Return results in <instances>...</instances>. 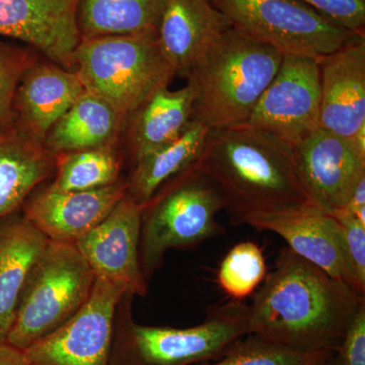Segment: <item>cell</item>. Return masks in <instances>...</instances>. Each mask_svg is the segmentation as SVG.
<instances>
[{"instance_id":"cell-1","label":"cell","mask_w":365,"mask_h":365,"mask_svg":"<svg viewBox=\"0 0 365 365\" xmlns=\"http://www.w3.org/2000/svg\"><path fill=\"white\" fill-rule=\"evenodd\" d=\"M248 306L250 334L304 352L337 351L365 304L343 281L283 248Z\"/></svg>"},{"instance_id":"cell-2","label":"cell","mask_w":365,"mask_h":365,"mask_svg":"<svg viewBox=\"0 0 365 365\" xmlns=\"http://www.w3.org/2000/svg\"><path fill=\"white\" fill-rule=\"evenodd\" d=\"M199 168L225 200L230 223L245 216L311 205L290 144L247 124L209 131Z\"/></svg>"},{"instance_id":"cell-3","label":"cell","mask_w":365,"mask_h":365,"mask_svg":"<svg viewBox=\"0 0 365 365\" xmlns=\"http://www.w3.org/2000/svg\"><path fill=\"white\" fill-rule=\"evenodd\" d=\"M282 58L278 50L228 29L186 76L194 93V119L210 130L246 124Z\"/></svg>"},{"instance_id":"cell-4","label":"cell","mask_w":365,"mask_h":365,"mask_svg":"<svg viewBox=\"0 0 365 365\" xmlns=\"http://www.w3.org/2000/svg\"><path fill=\"white\" fill-rule=\"evenodd\" d=\"M133 295L120 300L115 317L112 365H193L220 359L249 335L248 306L242 300L209 309L205 321L187 329L144 326L132 314Z\"/></svg>"},{"instance_id":"cell-5","label":"cell","mask_w":365,"mask_h":365,"mask_svg":"<svg viewBox=\"0 0 365 365\" xmlns=\"http://www.w3.org/2000/svg\"><path fill=\"white\" fill-rule=\"evenodd\" d=\"M222 194L195 163L173 178L144 205L139 262L146 280L163 265L170 249H187L223 234L217 215Z\"/></svg>"},{"instance_id":"cell-6","label":"cell","mask_w":365,"mask_h":365,"mask_svg":"<svg viewBox=\"0 0 365 365\" xmlns=\"http://www.w3.org/2000/svg\"><path fill=\"white\" fill-rule=\"evenodd\" d=\"M73 63L85 90L124 118L131 117L176 76L160 51L158 34L81 40Z\"/></svg>"},{"instance_id":"cell-7","label":"cell","mask_w":365,"mask_h":365,"mask_svg":"<svg viewBox=\"0 0 365 365\" xmlns=\"http://www.w3.org/2000/svg\"><path fill=\"white\" fill-rule=\"evenodd\" d=\"M95 282L76 245L49 240L24 287L4 343L25 350L54 332L83 309Z\"/></svg>"},{"instance_id":"cell-8","label":"cell","mask_w":365,"mask_h":365,"mask_svg":"<svg viewBox=\"0 0 365 365\" xmlns=\"http://www.w3.org/2000/svg\"><path fill=\"white\" fill-rule=\"evenodd\" d=\"M242 35L283 55L321 59L365 36L334 23L299 0H209Z\"/></svg>"},{"instance_id":"cell-9","label":"cell","mask_w":365,"mask_h":365,"mask_svg":"<svg viewBox=\"0 0 365 365\" xmlns=\"http://www.w3.org/2000/svg\"><path fill=\"white\" fill-rule=\"evenodd\" d=\"M319 60L283 55L246 124L294 146L319 128Z\"/></svg>"},{"instance_id":"cell-10","label":"cell","mask_w":365,"mask_h":365,"mask_svg":"<svg viewBox=\"0 0 365 365\" xmlns=\"http://www.w3.org/2000/svg\"><path fill=\"white\" fill-rule=\"evenodd\" d=\"M123 292L96 278L90 299L73 318L23 350L28 365H112L115 317Z\"/></svg>"},{"instance_id":"cell-11","label":"cell","mask_w":365,"mask_h":365,"mask_svg":"<svg viewBox=\"0 0 365 365\" xmlns=\"http://www.w3.org/2000/svg\"><path fill=\"white\" fill-rule=\"evenodd\" d=\"M297 176L312 204L332 213L365 179V148L318 128L292 146Z\"/></svg>"},{"instance_id":"cell-12","label":"cell","mask_w":365,"mask_h":365,"mask_svg":"<svg viewBox=\"0 0 365 365\" xmlns=\"http://www.w3.org/2000/svg\"><path fill=\"white\" fill-rule=\"evenodd\" d=\"M143 208L125 196L105 220L74 244L96 278L133 297H144L148 292L139 262Z\"/></svg>"},{"instance_id":"cell-13","label":"cell","mask_w":365,"mask_h":365,"mask_svg":"<svg viewBox=\"0 0 365 365\" xmlns=\"http://www.w3.org/2000/svg\"><path fill=\"white\" fill-rule=\"evenodd\" d=\"M319 128L365 148V38L319 60Z\"/></svg>"},{"instance_id":"cell-14","label":"cell","mask_w":365,"mask_h":365,"mask_svg":"<svg viewBox=\"0 0 365 365\" xmlns=\"http://www.w3.org/2000/svg\"><path fill=\"white\" fill-rule=\"evenodd\" d=\"M79 0H0V37L20 40L69 66L81 43Z\"/></svg>"},{"instance_id":"cell-15","label":"cell","mask_w":365,"mask_h":365,"mask_svg":"<svg viewBox=\"0 0 365 365\" xmlns=\"http://www.w3.org/2000/svg\"><path fill=\"white\" fill-rule=\"evenodd\" d=\"M240 225L279 235L294 253L349 285L339 228L331 213L316 206H295L247 215Z\"/></svg>"},{"instance_id":"cell-16","label":"cell","mask_w":365,"mask_h":365,"mask_svg":"<svg viewBox=\"0 0 365 365\" xmlns=\"http://www.w3.org/2000/svg\"><path fill=\"white\" fill-rule=\"evenodd\" d=\"M126 195L127 182L88 191L66 192L49 187L24 204L23 215L51 241L76 244Z\"/></svg>"},{"instance_id":"cell-17","label":"cell","mask_w":365,"mask_h":365,"mask_svg":"<svg viewBox=\"0 0 365 365\" xmlns=\"http://www.w3.org/2000/svg\"><path fill=\"white\" fill-rule=\"evenodd\" d=\"M230 28L209 0H165L158 42L175 74L186 78L197 59Z\"/></svg>"},{"instance_id":"cell-18","label":"cell","mask_w":365,"mask_h":365,"mask_svg":"<svg viewBox=\"0 0 365 365\" xmlns=\"http://www.w3.org/2000/svg\"><path fill=\"white\" fill-rule=\"evenodd\" d=\"M76 72L34 63L24 74L16 98V126L44 144L46 136L85 91Z\"/></svg>"},{"instance_id":"cell-19","label":"cell","mask_w":365,"mask_h":365,"mask_svg":"<svg viewBox=\"0 0 365 365\" xmlns=\"http://www.w3.org/2000/svg\"><path fill=\"white\" fill-rule=\"evenodd\" d=\"M48 242L23 215L0 220V343L13 328L21 292Z\"/></svg>"},{"instance_id":"cell-20","label":"cell","mask_w":365,"mask_h":365,"mask_svg":"<svg viewBox=\"0 0 365 365\" xmlns=\"http://www.w3.org/2000/svg\"><path fill=\"white\" fill-rule=\"evenodd\" d=\"M56 158L18 127L0 132V220L18 212L55 169Z\"/></svg>"},{"instance_id":"cell-21","label":"cell","mask_w":365,"mask_h":365,"mask_svg":"<svg viewBox=\"0 0 365 365\" xmlns=\"http://www.w3.org/2000/svg\"><path fill=\"white\" fill-rule=\"evenodd\" d=\"M123 119L109 103L85 91L52 127L44 146L53 155L109 148Z\"/></svg>"},{"instance_id":"cell-22","label":"cell","mask_w":365,"mask_h":365,"mask_svg":"<svg viewBox=\"0 0 365 365\" xmlns=\"http://www.w3.org/2000/svg\"><path fill=\"white\" fill-rule=\"evenodd\" d=\"M130 143L134 160L176 140L194 119V93L188 85L163 86L132 115Z\"/></svg>"},{"instance_id":"cell-23","label":"cell","mask_w":365,"mask_h":365,"mask_svg":"<svg viewBox=\"0 0 365 365\" xmlns=\"http://www.w3.org/2000/svg\"><path fill=\"white\" fill-rule=\"evenodd\" d=\"M210 129L193 119L179 138L134 160L127 196L145 205L158 190L173 178L198 162Z\"/></svg>"},{"instance_id":"cell-24","label":"cell","mask_w":365,"mask_h":365,"mask_svg":"<svg viewBox=\"0 0 365 365\" xmlns=\"http://www.w3.org/2000/svg\"><path fill=\"white\" fill-rule=\"evenodd\" d=\"M165 0H79L81 40L158 34Z\"/></svg>"},{"instance_id":"cell-25","label":"cell","mask_w":365,"mask_h":365,"mask_svg":"<svg viewBox=\"0 0 365 365\" xmlns=\"http://www.w3.org/2000/svg\"><path fill=\"white\" fill-rule=\"evenodd\" d=\"M51 188L59 191H88L118 181L121 163L111 148H90L60 153Z\"/></svg>"},{"instance_id":"cell-26","label":"cell","mask_w":365,"mask_h":365,"mask_svg":"<svg viewBox=\"0 0 365 365\" xmlns=\"http://www.w3.org/2000/svg\"><path fill=\"white\" fill-rule=\"evenodd\" d=\"M267 275L265 256L258 245L242 242L225 255L217 271V283L230 299L254 294Z\"/></svg>"},{"instance_id":"cell-27","label":"cell","mask_w":365,"mask_h":365,"mask_svg":"<svg viewBox=\"0 0 365 365\" xmlns=\"http://www.w3.org/2000/svg\"><path fill=\"white\" fill-rule=\"evenodd\" d=\"M332 351L304 352L249 334L220 359L198 365H309Z\"/></svg>"},{"instance_id":"cell-28","label":"cell","mask_w":365,"mask_h":365,"mask_svg":"<svg viewBox=\"0 0 365 365\" xmlns=\"http://www.w3.org/2000/svg\"><path fill=\"white\" fill-rule=\"evenodd\" d=\"M34 63L31 51L0 40V132L16 127V91L24 74Z\"/></svg>"},{"instance_id":"cell-29","label":"cell","mask_w":365,"mask_h":365,"mask_svg":"<svg viewBox=\"0 0 365 365\" xmlns=\"http://www.w3.org/2000/svg\"><path fill=\"white\" fill-rule=\"evenodd\" d=\"M339 228L349 285L365 295V223L345 209L331 213Z\"/></svg>"},{"instance_id":"cell-30","label":"cell","mask_w":365,"mask_h":365,"mask_svg":"<svg viewBox=\"0 0 365 365\" xmlns=\"http://www.w3.org/2000/svg\"><path fill=\"white\" fill-rule=\"evenodd\" d=\"M347 30L365 36V0H299Z\"/></svg>"},{"instance_id":"cell-31","label":"cell","mask_w":365,"mask_h":365,"mask_svg":"<svg viewBox=\"0 0 365 365\" xmlns=\"http://www.w3.org/2000/svg\"><path fill=\"white\" fill-rule=\"evenodd\" d=\"M337 353L343 365H365V304L350 322Z\"/></svg>"},{"instance_id":"cell-32","label":"cell","mask_w":365,"mask_h":365,"mask_svg":"<svg viewBox=\"0 0 365 365\" xmlns=\"http://www.w3.org/2000/svg\"><path fill=\"white\" fill-rule=\"evenodd\" d=\"M342 209L349 211L362 223H365V179L357 185L347 204Z\"/></svg>"},{"instance_id":"cell-33","label":"cell","mask_w":365,"mask_h":365,"mask_svg":"<svg viewBox=\"0 0 365 365\" xmlns=\"http://www.w3.org/2000/svg\"><path fill=\"white\" fill-rule=\"evenodd\" d=\"M0 365H28L23 350L7 343H0Z\"/></svg>"},{"instance_id":"cell-34","label":"cell","mask_w":365,"mask_h":365,"mask_svg":"<svg viewBox=\"0 0 365 365\" xmlns=\"http://www.w3.org/2000/svg\"><path fill=\"white\" fill-rule=\"evenodd\" d=\"M309 365H343L337 351H332L323 359Z\"/></svg>"}]
</instances>
